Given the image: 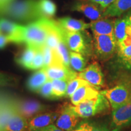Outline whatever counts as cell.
<instances>
[{"mask_svg":"<svg viewBox=\"0 0 131 131\" xmlns=\"http://www.w3.org/2000/svg\"><path fill=\"white\" fill-rule=\"evenodd\" d=\"M72 131H84V130H83V129H82L81 127H80V126H78V127H77V128L73 129V130Z\"/></svg>","mask_w":131,"mask_h":131,"instance_id":"obj_39","label":"cell"},{"mask_svg":"<svg viewBox=\"0 0 131 131\" xmlns=\"http://www.w3.org/2000/svg\"><path fill=\"white\" fill-rule=\"evenodd\" d=\"M42 52H43L44 60H45V67H49L51 66L55 65H63L60 61L56 50H53L45 45L42 47Z\"/></svg>","mask_w":131,"mask_h":131,"instance_id":"obj_24","label":"cell"},{"mask_svg":"<svg viewBox=\"0 0 131 131\" xmlns=\"http://www.w3.org/2000/svg\"><path fill=\"white\" fill-rule=\"evenodd\" d=\"M54 24V21L46 18H42L33 21L25 26L24 43L37 49L46 45L49 33Z\"/></svg>","mask_w":131,"mask_h":131,"instance_id":"obj_2","label":"cell"},{"mask_svg":"<svg viewBox=\"0 0 131 131\" xmlns=\"http://www.w3.org/2000/svg\"><path fill=\"white\" fill-rule=\"evenodd\" d=\"M88 84H89L86 81H85L84 80L82 79V78H80L79 77L75 78V79L72 80L69 83L66 97H70L74 94L75 92L79 89L80 88Z\"/></svg>","mask_w":131,"mask_h":131,"instance_id":"obj_30","label":"cell"},{"mask_svg":"<svg viewBox=\"0 0 131 131\" xmlns=\"http://www.w3.org/2000/svg\"><path fill=\"white\" fill-rule=\"evenodd\" d=\"M60 112H49L38 114L27 122V128L29 131H35L52 124L56 122Z\"/></svg>","mask_w":131,"mask_h":131,"instance_id":"obj_12","label":"cell"},{"mask_svg":"<svg viewBox=\"0 0 131 131\" xmlns=\"http://www.w3.org/2000/svg\"><path fill=\"white\" fill-rule=\"evenodd\" d=\"M38 94L41 95L44 98L48 99H55L53 94V89H52V80H49L45 84L42 86Z\"/></svg>","mask_w":131,"mask_h":131,"instance_id":"obj_32","label":"cell"},{"mask_svg":"<svg viewBox=\"0 0 131 131\" xmlns=\"http://www.w3.org/2000/svg\"><path fill=\"white\" fill-rule=\"evenodd\" d=\"M35 131H64L62 129L58 128L56 125H54V124H50V125L48 126L44 127V128L39 129L38 130Z\"/></svg>","mask_w":131,"mask_h":131,"instance_id":"obj_35","label":"cell"},{"mask_svg":"<svg viewBox=\"0 0 131 131\" xmlns=\"http://www.w3.org/2000/svg\"><path fill=\"white\" fill-rule=\"evenodd\" d=\"M131 124V100L122 107L113 110L112 126L114 128Z\"/></svg>","mask_w":131,"mask_h":131,"instance_id":"obj_13","label":"cell"},{"mask_svg":"<svg viewBox=\"0 0 131 131\" xmlns=\"http://www.w3.org/2000/svg\"><path fill=\"white\" fill-rule=\"evenodd\" d=\"M100 94L107 98L112 110L122 107L131 100V88L126 85H118L102 91Z\"/></svg>","mask_w":131,"mask_h":131,"instance_id":"obj_5","label":"cell"},{"mask_svg":"<svg viewBox=\"0 0 131 131\" xmlns=\"http://www.w3.org/2000/svg\"><path fill=\"white\" fill-rule=\"evenodd\" d=\"M39 9L44 18L50 19L55 15L56 12V6L50 0H39Z\"/></svg>","mask_w":131,"mask_h":131,"instance_id":"obj_26","label":"cell"},{"mask_svg":"<svg viewBox=\"0 0 131 131\" xmlns=\"http://www.w3.org/2000/svg\"><path fill=\"white\" fill-rule=\"evenodd\" d=\"M26 128H27V119L16 110L2 131H24Z\"/></svg>","mask_w":131,"mask_h":131,"instance_id":"obj_22","label":"cell"},{"mask_svg":"<svg viewBox=\"0 0 131 131\" xmlns=\"http://www.w3.org/2000/svg\"><path fill=\"white\" fill-rule=\"evenodd\" d=\"M70 66L75 71L79 72L83 71L86 68V61L83 55L73 51L69 52Z\"/></svg>","mask_w":131,"mask_h":131,"instance_id":"obj_25","label":"cell"},{"mask_svg":"<svg viewBox=\"0 0 131 131\" xmlns=\"http://www.w3.org/2000/svg\"><path fill=\"white\" fill-rule=\"evenodd\" d=\"M9 42H11L10 40L6 36L0 35V49H3Z\"/></svg>","mask_w":131,"mask_h":131,"instance_id":"obj_34","label":"cell"},{"mask_svg":"<svg viewBox=\"0 0 131 131\" xmlns=\"http://www.w3.org/2000/svg\"><path fill=\"white\" fill-rule=\"evenodd\" d=\"M25 26L11 22L6 19H0V35L9 38L11 42H24V34Z\"/></svg>","mask_w":131,"mask_h":131,"instance_id":"obj_7","label":"cell"},{"mask_svg":"<svg viewBox=\"0 0 131 131\" xmlns=\"http://www.w3.org/2000/svg\"><path fill=\"white\" fill-rule=\"evenodd\" d=\"M78 77L84 80L91 86L97 88L104 84V75L99 64L94 63L88 66L84 70L78 73Z\"/></svg>","mask_w":131,"mask_h":131,"instance_id":"obj_9","label":"cell"},{"mask_svg":"<svg viewBox=\"0 0 131 131\" xmlns=\"http://www.w3.org/2000/svg\"><path fill=\"white\" fill-rule=\"evenodd\" d=\"M68 49L63 40L58 44L56 49V51L62 64L67 68H70L69 52Z\"/></svg>","mask_w":131,"mask_h":131,"instance_id":"obj_28","label":"cell"},{"mask_svg":"<svg viewBox=\"0 0 131 131\" xmlns=\"http://www.w3.org/2000/svg\"><path fill=\"white\" fill-rule=\"evenodd\" d=\"M115 22V20L109 18H102L92 21L90 23V28L94 35H114Z\"/></svg>","mask_w":131,"mask_h":131,"instance_id":"obj_15","label":"cell"},{"mask_svg":"<svg viewBox=\"0 0 131 131\" xmlns=\"http://www.w3.org/2000/svg\"><path fill=\"white\" fill-rule=\"evenodd\" d=\"M110 106L107 98L100 93L95 98L83 101L78 105H69L78 117L84 118L107 112L110 110Z\"/></svg>","mask_w":131,"mask_h":131,"instance_id":"obj_3","label":"cell"},{"mask_svg":"<svg viewBox=\"0 0 131 131\" xmlns=\"http://www.w3.org/2000/svg\"><path fill=\"white\" fill-rule=\"evenodd\" d=\"M80 121L78 117L70 109L69 105H66L61 109L55 125L64 131H72L75 129Z\"/></svg>","mask_w":131,"mask_h":131,"instance_id":"obj_10","label":"cell"},{"mask_svg":"<svg viewBox=\"0 0 131 131\" xmlns=\"http://www.w3.org/2000/svg\"><path fill=\"white\" fill-rule=\"evenodd\" d=\"M44 67H45V60H44V55L42 48L38 49L37 52H36L35 57H34L29 69H41L43 68Z\"/></svg>","mask_w":131,"mask_h":131,"instance_id":"obj_31","label":"cell"},{"mask_svg":"<svg viewBox=\"0 0 131 131\" xmlns=\"http://www.w3.org/2000/svg\"><path fill=\"white\" fill-rule=\"evenodd\" d=\"M0 15L21 21H36L44 18L35 0L12 1L5 7Z\"/></svg>","mask_w":131,"mask_h":131,"instance_id":"obj_1","label":"cell"},{"mask_svg":"<svg viewBox=\"0 0 131 131\" xmlns=\"http://www.w3.org/2000/svg\"><path fill=\"white\" fill-rule=\"evenodd\" d=\"M88 1H89V2L94 3V4H97V5H99V6H100V5L102 4L103 0H88Z\"/></svg>","mask_w":131,"mask_h":131,"instance_id":"obj_38","label":"cell"},{"mask_svg":"<svg viewBox=\"0 0 131 131\" xmlns=\"http://www.w3.org/2000/svg\"><path fill=\"white\" fill-rule=\"evenodd\" d=\"M72 10L82 13L87 18L92 21H95L103 18V14L104 11L101 9L100 6L91 2L77 3L73 5Z\"/></svg>","mask_w":131,"mask_h":131,"instance_id":"obj_14","label":"cell"},{"mask_svg":"<svg viewBox=\"0 0 131 131\" xmlns=\"http://www.w3.org/2000/svg\"><path fill=\"white\" fill-rule=\"evenodd\" d=\"M119 127H116V128H114V130H113L112 131H119Z\"/></svg>","mask_w":131,"mask_h":131,"instance_id":"obj_40","label":"cell"},{"mask_svg":"<svg viewBox=\"0 0 131 131\" xmlns=\"http://www.w3.org/2000/svg\"><path fill=\"white\" fill-rule=\"evenodd\" d=\"M99 94L96 88L91 84L85 85L77 90L70 96V101L73 106H76L88 100L95 98Z\"/></svg>","mask_w":131,"mask_h":131,"instance_id":"obj_16","label":"cell"},{"mask_svg":"<svg viewBox=\"0 0 131 131\" xmlns=\"http://www.w3.org/2000/svg\"><path fill=\"white\" fill-rule=\"evenodd\" d=\"M131 9V0H115L104 10L103 18L118 17Z\"/></svg>","mask_w":131,"mask_h":131,"instance_id":"obj_18","label":"cell"},{"mask_svg":"<svg viewBox=\"0 0 131 131\" xmlns=\"http://www.w3.org/2000/svg\"><path fill=\"white\" fill-rule=\"evenodd\" d=\"M70 81L64 80H52L53 94L55 99L66 97L69 83Z\"/></svg>","mask_w":131,"mask_h":131,"instance_id":"obj_27","label":"cell"},{"mask_svg":"<svg viewBox=\"0 0 131 131\" xmlns=\"http://www.w3.org/2000/svg\"><path fill=\"white\" fill-rule=\"evenodd\" d=\"M115 1V0H103L102 4H101L100 6L101 9L104 11L106 8L109 7V6H110L112 3H114Z\"/></svg>","mask_w":131,"mask_h":131,"instance_id":"obj_36","label":"cell"},{"mask_svg":"<svg viewBox=\"0 0 131 131\" xmlns=\"http://www.w3.org/2000/svg\"><path fill=\"white\" fill-rule=\"evenodd\" d=\"M130 35H131V31H130Z\"/></svg>","mask_w":131,"mask_h":131,"instance_id":"obj_41","label":"cell"},{"mask_svg":"<svg viewBox=\"0 0 131 131\" xmlns=\"http://www.w3.org/2000/svg\"><path fill=\"white\" fill-rule=\"evenodd\" d=\"M37 49L35 47L27 46L25 50L18 58H16V63L23 68L29 69L35 57Z\"/></svg>","mask_w":131,"mask_h":131,"instance_id":"obj_23","label":"cell"},{"mask_svg":"<svg viewBox=\"0 0 131 131\" xmlns=\"http://www.w3.org/2000/svg\"><path fill=\"white\" fill-rule=\"evenodd\" d=\"M12 1H14V0H0V12L8 4L12 2Z\"/></svg>","mask_w":131,"mask_h":131,"instance_id":"obj_37","label":"cell"},{"mask_svg":"<svg viewBox=\"0 0 131 131\" xmlns=\"http://www.w3.org/2000/svg\"><path fill=\"white\" fill-rule=\"evenodd\" d=\"M79 126L81 127L84 131H109L107 126L101 124L83 123L80 124Z\"/></svg>","mask_w":131,"mask_h":131,"instance_id":"obj_33","label":"cell"},{"mask_svg":"<svg viewBox=\"0 0 131 131\" xmlns=\"http://www.w3.org/2000/svg\"><path fill=\"white\" fill-rule=\"evenodd\" d=\"M59 27V26H58ZM61 29L63 40L71 51L78 52L82 55L88 53V45L86 38L81 32H69Z\"/></svg>","mask_w":131,"mask_h":131,"instance_id":"obj_6","label":"cell"},{"mask_svg":"<svg viewBox=\"0 0 131 131\" xmlns=\"http://www.w3.org/2000/svg\"><path fill=\"white\" fill-rule=\"evenodd\" d=\"M14 106L16 111L27 119L40 114L46 108V106L35 100H21Z\"/></svg>","mask_w":131,"mask_h":131,"instance_id":"obj_8","label":"cell"},{"mask_svg":"<svg viewBox=\"0 0 131 131\" xmlns=\"http://www.w3.org/2000/svg\"><path fill=\"white\" fill-rule=\"evenodd\" d=\"M131 30V15L116 19L114 35L117 42L122 41L129 35Z\"/></svg>","mask_w":131,"mask_h":131,"instance_id":"obj_19","label":"cell"},{"mask_svg":"<svg viewBox=\"0 0 131 131\" xmlns=\"http://www.w3.org/2000/svg\"><path fill=\"white\" fill-rule=\"evenodd\" d=\"M93 46L96 57L102 61L110 59L117 49L115 35H94Z\"/></svg>","mask_w":131,"mask_h":131,"instance_id":"obj_4","label":"cell"},{"mask_svg":"<svg viewBox=\"0 0 131 131\" xmlns=\"http://www.w3.org/2000/svg\"><path fill=\"white\" fill-rule=\"evenodd\" d=\"M15 111L14 105L4 107L0 109V131L3 130Z\"/></svg>","mask_w":131,"mask_h":131,"instance_id":"obj_29","label":"cell"},{"mask_svg":"<svg viewBox=\"0 0 131 131\" xmlns=\"http://www.w3.org/2000/svg\"><path fill=\"white\" fill-rule=\"evenodd\" d=\"M117 50L120 61L127 66L131 67V35L117 42Z\"/></svg>","mask_w":131,"mask_h":131,"instance_id":"obj_20","label":"cell"},{"mask_svg":"<svg viewBox=\"0 0 131 131\" xmlns=\"http://www.w3.org/2000/svg\"><path fill=\"white\" fill-rule=\"evenodd\" d=\"M49 80L48 77L43 69L35 72L30 76L27 83L29 90L33 92H38L41 88Z\"/></svg>","mask_w":131,"mask_h":131,"instance_id":"obj_21","label":"cell"},{"mask_svg":"<svg viewBox=\"0 0 131 131\" xmlns=\"http://www.w3.org/2000/svg\"><path fill=\"white\" fill-rule=\"evenodd\" d=\"M42 69L50 80H64L70 81L78 77V73L75 70L64 65L51 66Z\"/></svg>","mask_w":131,"mask_h":131,"instance_id":"obj_11","label":"cell"},{"mask_svg":"<svg viewBox=\"0 0 131 131\" xmlns=\"http://www.w3.org/2000/svg\"><path fill=\"white\" fill-rule=\"evenodd\" d=\"M56 23L61 29L69 32H81L90 28V23H86L83 20L70 17L62 18Z\"/></svg>","mask_w":131,"mask_h":131,"instance_id":"obj_17","label":"cell"}]
</instances>
